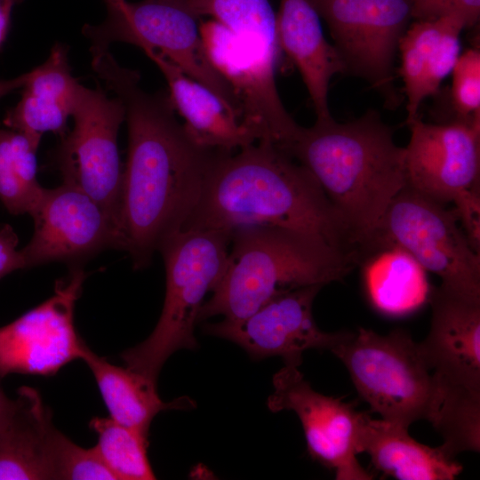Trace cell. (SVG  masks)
Here are the masks:
<instances>
[{
    "mask_svg": "<svg viewBox=\"0 0 480 480\" xmlns=\"http://www.w3.org/2000/svg\"><path fill=\"white\" fill-rule=\"evenodd\" d=\"M17 402L0 430V480L53 479L52 413L32 388L21 387Z\"/></svg>",
    "mask_w": 480,
    "mask_h": 480,
    "instance_id": "7402d4cb",
    "label": "cell"
},
{
    "mask_svg": "<svg viewBox=\"0 0 480 480\" xmlns=\"http://www.w3.org/2000/svg\"><path fill=\"white\" fill-rule=\"evenodd\" d=\"M408 428L361 412L357 452L367 453L375 469L398 480H452L460 474L463 467L441 446L417 442Z\"/></svg>",
    "mask_w": 480,
    "mask_h": 480,
    "instance_id": "ffe728a7",
    "label": "cell"
},
{
    "mask_svg": "<svg viewBox=\"0 0 480 480\" xmlns=\"http://www.w3.org/2000/svg\"><path fill=\"white\" fill-rule=\"evenodd\" d=\"M29 215L34 220V234L20 250L25 268L52 261L80 265L106 248L118 249L109 213L76 187L62 183L44 188Z\"/></svg>",
    "mask_w": 480,
    "mask_h": 480,
    "instance_id": "5bb4252c",
    "label": "cell"
},
{
    "mask_svg": "<svg viewBox=\"0 0 480 480\" xmlns=\"http://www.w3.org/2000/svg\"><path fill=\"white\" fill-rule=\"evenodd\" d=\"M165 78L170 100L190 137L199 145L235 151L257 141L255 135L211 90L161 54L142 50Z\"/></svg>",
    "mask_w": 480,
    "mask_h": 480,
    "instance_id": "d6986e66",
    "label": "cell"
},
{
    "mask_svg": "<svg viewBox=\"0 0 480 480\" xmlns=\"http://www.w3.org/2000/svg\"><path fill=\"white\" fill-rule=\"evenodd\" d=\"M53 479L116 480L95 447L84 448L57 430L52 451Z\"/></svg>",
    "mask_w": 480,
    "mask_h": 480,
    "instance_id": "83f0119b",
    "label": "cell"
},
{
    "mask_svg": "<svg viewBox=\"0 0 480 480\" xmlns=\"http://www.w3.org/2000/svg\"><path fill=\"white\" fill-rule=\"evenodd\" d=\"M82 359L94 376L109 418L143 436H148L150 424L160 412L194 405L188 398L170 403L162 401L156 391V381L128 367L110 364L88 347Z\"/></svg>",
    "mask_w": 480,
    "mask_h": 480,
    "instance_id": "cb8c5ba5",
    "label": "cell"
},
{
    "mask_svg": "<svg viewBox=\"0 0 480 480\" xmlns=\"http://www.w3.org/2000/svg\"><path fill=\"white\" fill-rule=\"evenodd\" d=\"M27 79V73L12 79H0V99L16 89L22 88Z\"/></svg>",
    "mask_w": 480,
    "mask_h": 480,
    "instance_id": "836d02e7",
    "label": "cell"
},
{
    "mask_svg": "<svg viewBox=\"0 0 480 480\" xmlns=\"http://www.w3.org/2000/svg\"><path fill=\"white\" fill-rule=\"evenodd\" d=\"M80 84L72 76L67 48L55 44L47 60L27 73L20 100L6 115L12 130L64 136Z\"/></svg>",
    "mask_w": 480,
    "mask_h": 480,
    "instance_id": "44dd1931",
    "label": "cell"
},
{
    "mask_svg": "<svg viewBox=\"0 0 480 480\" xmlns=\"http://www.w3.org/2000/svg\"><path fill=\"white\" fill-rule=\"evenodd\" d=\"M396 244L409 252L442 286L480 299V252L455 210L405 186L390 202L373 233L358 247Z\"/></svg>",
    "mask_w": 480,
    "mask_h": 480,
    "instance_id": "52a82bcc",
    "label": "cell"
},
{
    "mask_svg": "<svg viewBox=\"0 0 480 480\" xmlns=\"http://www.w3.org/2000/svg\"><path fill=\"white\" fill-rule=\"evenodd\" d=\"M14 0H0V47L5 40Z\"/></svg>",
    "mask_w": 480,
    "mask_h": 480,
    "instance_id": "d6a6232c",
    "label": "cell"
},
{
    "mask_svg": "<svg viewBox=\"0 0 480 480\" xmlns=\"http://www.w3.org/2000/svg\"><path fill=\"white\" fill-rule=\"evenodd\" d=\"M326 21L346 73L364 78L396 104L394 62L409 27L411 0H313Z\"/></svg>",
    "mask_w": 480,
    "mask_h": 480,
    "instance_id": "8fae6325",
    "label": "cell"
},
{
    "mask_svg": "<svg viewBox=\"0 0 480 480\" xmlns=\"http://www.w3.org/2000/svg\"><path fill=\"white\" fill-rule=\"evenodd\" d=\"M41 137L0 130V202L12 214H30L43 193L36 179Z\"/></svg>",
    "mask_w": 480,
    "mask_h": 480,
    "instance_id": "d4e9b609",
    "label": "cell"
},
{
    "mask_svg": "<svg viewBox=\"0 0 480 480\" xmlns=\"http://www.w3.org/2000/svg\"><path fill=\"white\" fill-rule=\"evenodd\" d=\"M108 10L103 23L84 28L92 54L108 50L115 42L152 50L215 93L242 122L240 102L212 64L200 35V19L185 0L127 1Z\"/></svg>",
    "mask_w": 480,
    "mask_h": 480,
    "instance_id": "ba28073f",
    "label": "cell"
},
{
    "mask_svg": "<svg viewBox=\"0 0 480 480\" xmlns=\"http://www.w3.org/2000/svg\"><path fill=\"white\" fill-rule=\"evenodd\" d=\"M230 237L231 232L224 230H182L161 245L166 276L164 307L151 334L121 354L126 367L156 381L174 352L197 348L194 329L205 295L223 276Z\"/></svg>",
    "mask_w": 480,
    "mask_h": 480,
    "instance_id": "5b68a950",
    "label": "cell"
},
{
    "mask_svg": "<svg viewBox=\"0 0 480 480\" xmlns=\"http://www.w3.org/2000/svg\"><path fill=\"white\" fill-rule=\"evenodd\" d=\"M315 178L357 246L406 186L404 148L377 112L347 123L300 126L284 150Z\"/></svg>",
    "mask_w": 480,
    "mask_h": 480,
    "instance_id": "3957f363",
    "label": "cell"
},
{
    "mask_svg": "<svg viewBox=\"0 0 480 480\" xmlns=\"http://www.w3.org/2000/svg\"><path fill=\"white\" fill-rule=\"evenodd\" d=\"M17 399H10L0 388V430L8 423L17 408Z\"/></svg>",
    "mask_w": 480,
    "mask_h": 480,
    "instance_id": "1f68e13d",
    "label": "cell"
},
{
    "mask_svg": "<svg viewBox=\"0 0 480 480\" xmlns=\"http://www.w3.org/2000/svg\"><path fill=\"white\" fill-rule=\"evenodd\" d=\"M273 387L268 408L297 414L312 459L333 469L337 480L372 479L356 458L360 412L314 390L296 364H284L274 375Z\"/></svg>",
    "mask_w": 480,
    "mask_h": 480,
    "instance_id": "4fadbf2b",
    "label": "cell"
},
{
    "mask_svg": "<svg viewBox=\"0 0 480 480\" xmlns=\"http://www.w3.org/2000/svg\"><path fill=\"white\" fill-rule=\"evenodd\" d=\"M86 273L74 265L48 300L0 327V379L11 373L52 376L88 347L76 332L74 310Z\"/></svg>",
    "mask_w": 480,
    "mask_h": 480,
    "instance_id": "7c38bea8",
    "label": "cell"
},
{
    "mask_svg": "<svg viewBox=\"0 0 480 480\" xmlns=\"http://www.w3.org/2000/svg\"><path fill=\"white\" fill-rule=\"evenodd\" d=\"M331 352L345 365L361 399L381 419L406 428L429 420L436 379L408 332L381 335L360 327Z\"/></svg>",
    "mask_w": 480,
    "mask_h": 480,
    "instance_id": "8992f818",
    "label": "cell"
},
{
    "mask_svg": "<svg viewBox=\"0 0 480 480\" xmlns=\"http://www.w3.org/2000/svg\"><path fill=\"white\" fill-rule=\"evenodd\" d=\"M92 66L125 109L128 155L116 227L118 249L128 252L134 269H142L183 229L218 149L196 143L176 118L169 96L143 91L140 74L121 66L108 50L92 56Z\"/></svg>",
    "mask_w": 480,
    "mask_h": 480,
    "instance_id": "6da1fadb",
    "label": "cell"
},
{
    "mask_svg": "<svg viewBox=\"0 0 480 480\" xmlns=\"http://www.w3.org/2000/svg\"><path fill=\"white\" fill-rule=\"evenodd\" d=\"M364 286L371 305L390 317H401L428 302L432 287L427 271L405 250L374 244L356 250Z\"/></svg>",
    "mask_w": 480,
    "mask_h": 480,
    "instance_id": "603a6c76",
    "label": "cell"
},
{
    "mask_svg": "<svg viewBox=\"0 0 480 480\" xmlns=\"http://www.w3.org/2000/svg\"><path fill=\"white\" fill-rule=\"evenodd\" d=\"M322 285H310L280 294L247 317L207 324V334L228 340L253 359L281 356L284 364L300 365L308 349L332 351L352 333L326 332L313 316V302Z\"/></svg>",
    "mask_w": 480,
    "mask_h": 480,
    "instance_id": "9a60e30c",
    "label": "cell"
},
{
    "mask_svg": "<svg viewBox=\"0 0 480 480\" xmlns=\"http://www.w3.org/2000/svg\"><path fill=\"white\" fill-rule=\"evenodd\" d=\"M415 20H436L446 16L460 19L469 28L480 14V0H411Z\"/></svg>",
    "mask_w": 480,
    "mask_h": 480,
    "instance_id": "f546056e",
    "label": "cell"
},
{
    "mask_svg": "<svg viewBox=\"0 0 480 480\" xmlns=\"http://www.w3.org/2000/svg\"><path fill=\"white\" fill-rule=\"evenodd\" d=\"M71 117L73 128L54 150L53 168L63 183L96 200L116 226L123 174L117 136L125 120L124 106L119 98L108 97L100 88L80 84Z\"/></svg>",
    "mask_w": 480,
    "mask_h": 480,
    "instance_id": "30bf717a",
    "label": "cell"
},
{
    "mask_svg": "<svg viewBox=\"0 0 480 480\" xmlns=\"http://www.w3.org/2000/svg\"><path fill=\"white\" fill-rule=\"evenodd\" d=\"M319 12L313 0H280L276 13L280 49L300 73L312 101L316 120L332 118L329 85L345 66L323 32Z\"/></svg>",
    "mask_w": 480,
    "mask_h": 480,
    "instance_id": "e0dca14e",
    "label": "cell"
},
{
    "mask_svg": "<svg viewBox=\"0 0 480 480\" xmlns=\"http://www.w3.org/2000/svg\"><path fill=\"white\" fill-rule=\"evenodd\" d=\"M428 334L419 343L429 369L445 381L480 392V299L432 288Z\"/></svg>",
    "mask_w": 480,
    "mask_h": 480,
    "instance_id": "2e32d148",
    "label": "cell"
},
{
    "mask_svg": "<svg viewBox=\"0 0 480 480\" xmlns=\"http://www.w3.org/2000/svg\"><path fill=\"white\" fill-rule=\"evenodd\" d=\"M406 186L442 204L452 203L474 248L480 252V127L460 121L406 124Z\"/></svg>",
    "mask_w": 480,
    "mask_h": 480,
    "instance_id": "9c48e42d",
    "label": "cell"
},
{
    "mask_svg": "<svg viewBox=\"0 0 480 480\" xmlns=\"http://www.w3.org/2000/svg\"><path fill=\"white\" fill-rule=\"evenodd\" d=\"M356 265L355 253L307 232L268 225L236 228L223 276L198 322L215 316L244 319L286 292L341 281Z\"/></svg>",
    "mask_w": 480,
    "mask_h": 480,
    "instance_id": "277c9868",
    "label": "cell"
},
{
    "mask_svg": "<svg viewBox=\"0 0 480 480\" xmlns=\"http://www.w3.org/2000/svg\"><path fill=\"white\" fill-rule=\"evenodd\" d=\"M257 225L300 230L356 252L350 233L311 173L263 140L235 151H217L182 230L232 232Z\"/></svg>",
    "mask_w": 480,
    "mask_h": 480,
    "instance_id": "7a4b0ae2",
    "label": "cell"
},
{
    "mask_svg": "<svg viewBox=\"0 0 480 480\" xmlns=\"http://www.w3.org/2000/svg\"><path fill=\"white\" fill-rule=\"evenodd\" d=\"M18 243V236L12 226L5 224L0 228V279L25 268L20 251L17 250Z\"/></svg>",
    "mask_w": 480,
    "mask_h": 480,
    "instance_id": "4dcf8cb0",
    "label": "cell"
},
{
    "mask_svg": "<svg viewBox=\"0 0 480 480\" xmlns=\"http://www.w3.org/2000/svg\"><path fill=\"white\" fill-rule=\"evenodd\" d=\"M435 376L437 393L428 421L444 440L440 446L452 458L462 452H478L480 392L451 384Z\"/></svg>",
    "mask_w": 480,
    "mask_h": 480,
    "instance_id": "484cf974",
    "label": "cell"
},
{
    "mask_svg": "<svg viewBox=\"0 0 480 480\" xmlns=\"http://www.w3.org/2000/svg\"><path fill=\"white\" fill-rule=\"evenodd\" d=\"M108 5V9H116L122 7L127 1L126 0H105Z\"/></svg>",
    "mask_w": 480,
    "mask_h": 480,
    "instance_id": "e575fe53",
    "label": "cell"
},
{
    "mask_svg": "<svg viewBox=\"0 0 480 480\" xmlns=\"http://www.w3.org/2000/svg\"><path fill=\"white\" fill-rule=\"evenodd\" d=\"M452 104L457 115L454 121L480 127V52L464 51L452 70Z\"/></svg>",
    "mask_w": 480,
    "mask_h": 480,
    "instance_id": "f1b7e54d",
    "label": "cell"
},
{
    "mask_svg": "<svg viewBox=\"0 0 480 480\" xmlns=\"http://www.w3.org/2000/svg\"><path fill=\"white\" fill-rule=\"evenodd\" d=\"M89 427L98 436L95 449L116 479H156L148 458V436L109 417H94Z\"/></svg>",
    "mask_w": 480,
    "mask_h": 480,
    "instance_id": "4316f807",
    "label": "cell"
},
{
    "mask_svg": "<svg viewBox=\"0 0 480 480\" xmlns=\"http://www.w3.org/2000/svg\"><path fill=\"white\" fill-rule=\"evenodd\" d=\"M465 23L454 16L414 20L398 45L400 76L406 98V124L419 116L422 102L435 94L460 54Z\"/></svg>",
    "mask_w": 480,
    "mask_h": 480,
    "instance_id": "ac0fdd59",
    "label": "cell"
}]
</instances>
